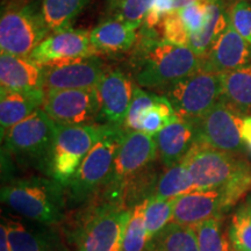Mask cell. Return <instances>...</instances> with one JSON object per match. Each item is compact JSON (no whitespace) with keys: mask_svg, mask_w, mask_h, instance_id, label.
Listing matches in <instances>:
<instances>
[{"mask_svg":"<svg viewBox=\"0 0 251 251\" xmlns=\"http://www.w3.org/2000/svg\"><path fill=\"white\" fill-rule=\"evenodd\" d=\"M202 59L190 47L166 42L159 37L156 28L149 29L141 26L129 65L136 85L163 92L200 70Z\"/></svg>","mask_w":251,"mask_h":251,"instance_id":"6da1fadb","label":"cell"},{"mask_svg":"<svg viewBox=\"0 0 251 251\" xmlns=\"http://www.w3.org/2000/svg\"><path fill=\"white\" fill-rule=\"evenodd\" d=\"M1 202L21 218L56 226L65 219V187L54 178L30 177L2 185Z\"/></svg>","mask_w":251,"mask_h":251,"instance_id":"7a4b0ae2","label":"cell"},{"mask_svg":"<svg viewBox=\"0 0 251 251\" xmlns=\"http://www.w3.org/2000/svg\"><path fill=\"white\" fill-rule=\"evenodd\" d=\"M55 137L56 124L40 108L6 133L4 151L51 177Z\"/></svg>","mask_w":251,"mask_h":251,"instance_id":"3957f363","label":"cell"},{"mask_svg":"<svg viewBox=\"0 0 251 251\" xmlns=\"http://www.w3.org/2000/svg\"><path fill=\"white\" fill-rule=\"evenodd\" d=\"M130 214L122 203L106 199L94 203L74 233L77 251H121Z\"/></svg>","mask_w":251,"mask_h":251,"instance_id":"277c9868","label":"cell"},{"mask_svg":"<svg viewBox=\"0 0 251 251\" xmlns=\"http://www.w3.org/2000/svg\"><path fill=\"white\" fill-rule=\"evenodd\" d=\"M39 1L11 2L0 19V49L6 54L30 57L37 46L50 35Z\"/></svg>","mask_w":251,"mask_h":251,"instance_id":"5b68a950","label":"cell"},{"mask_svg":"<svg viewBox=\"0 0 251 251\" xmlns=\"http://www.w3.org/2000/svg\"><path fill=\"white\" fill-rule=\"evenodd\" d=\"M125 133L124 128L109 126L105 135L85 156L76 175L65 187L72 203L80 205L102 190L112 172Z\"/></svg>","mask_w":251,"mask_h":251,"instance_id":"8992f818","label":"cell"},{"mask_svg":"<svg viewBox=\"0 0 251 251\" xmlns=\"http://www.w3.org/2000/svg\"><path fill=\"white\" fill-rule=\"evenodd\" d=\"M163 92L178 118L196 122L221 101L222 76L201 68Z\"/></svg>","mask_w":251,"mask_h":251,"instance_id":"52a82bcc","label":"cell"},{"mask_svg":"<svg viewBox=\"0 0 251 251\" xmlns=\"http://www.w3.org/2000/svg\"><path fill=\"white\" fill-rule=\"evenodd\" d=\"M108 125L64 126L56 124L51 178L67 187L96 143L108 130Z\"/></svg>","mask_w":251,"mask_h":251,"instance_id":"ba28073f","label":"cell"},{"mask_svg":"<svg viewBox=\"0 0 251 251\" xmlns=\"http://www.w3.org/2000/svg\"><path fill=\"white\" fill-rule=\"evenodd\" d=\"M157 157L158 149L155 136L139 130L126 131L111 175L102 188L103 199L122 203L124 184L137 172L152 165Z\"/></svg>","mask_w":251,"mask_h":251,"instance_id":"9c48e42d","label":"cell"},{"mask_svg":"<svg viewBox=\"0 0 251 251\" xmlns=\"http://www.w3.org/2000/svg\"><path fill=\"white\" fill-rule=\"evenodd\" d=\"M183 162L192 176L196 191L221 190L251 166L246 159L237 158L234 152L198 143H194Z\"/></svg>","mask_w":251,"mask_h":251,"instance_id":"30bf717a","label":"cell"},{"mask_svg":"<svg viewBox=\"0 0 251 251\" xmlns=\"http://www.w3.org/2000/svg\"><path fill=\"white\" fill-rule=\"evenodd\" d=\"M224 100L194 122L197 127L196 143L227 152H237L244 148L242 141L243 118Z\"/></svg>","mask_w":251,"mask_h":251,"instance_id":"8fae6325","label":"cell"},{"mask_svg":"<svg viewBox=\"0 0 251 251\" xmlns=\"http://www.w3.org/2000/svg\"><path fill=\"white\" fill-rule=\"evenodd\" d=\"M42 109L57 125L99 124L100 103L97 89L46 90Z\"/></svg>","mask_w":251,"mask_h":251,"instance_id":"7c38bea8","label":"cell"},{"mask_svg":"<svg viewBox=\"0 0 251 251\" xmlns=\"http://www.w3.org/2000/svg\"><path fill=\"white\" fill-rule=\"evenodd\" d=\"M134 87V80L120 69L105 72L96 87L100 103L99 124L124 128Z\"/></svg>","mask_w":251,"mask_h":251,"instance_id":"4fadbf2b","label":"cell"},{"mask_svg":"<svg viewBox=\"0 0 251 251\" xmlns=\"http://www.w3.org/2000/svg\"><path fill=\"white\" fill-rule=\"evenodd\" d=\"M98 54L100 52L91 42V31L69 28L50 34L37 46L30 58L43 65H50L93 57Z\"/></svg>","mask_w":251,"mask_h":251,"instance_id":"5bb4252c","label":"cell"},{"mask_svg":"<svg viewBox=\"0 0 251 251\" xmlns=\"http://www.w3.org/2000/svg\"><path fill=\"white\" fill-rule=\"evenodd\" d=\"M46 90H89L98 86L106 70L102 61L93 57L45 65Z\"/></svg>","mask_w":251,"mask_h":251,"instance_id":"9a60e30c","label":"cell"},{"mask_svg":"<svg viewBox=\"0 0 251 251\" xmlns=\"http://www.w3.org/2000/svg\"><path fill=\"white\" fill-rule=\"evenodd\" d=\"M8 229L12 251H69L55 226L27 219H1Z\"/></svg>","mask_w":251,"mask_h":251,"instance_id":"2e32d148","label":"cell"},{"mask_svg":"<svg viewBox=\"0 0 251 251\" xmlns=\"http://www.w3.org/2000/svg\"><path fill=\"white\" fill-rule=\"evenodd\" d=\"M250 64L251 45L231 27L230 23L202 59V69L215 74H226Z\"/></svg>","mask_w":251,"mask_h":251,"instance_id":"e0dca14e","label":"cell"},{"mask_svg":"<svg viewBox=\"0 0 251 251\" xmlns=\"http://www.w3.org/2000/svg\"><path fill=\"white\" fill-rule=\"evenodd\" d=\"M46 71L43 64L30 57L1 52L0 86L11 91L46 90Z\"/></svg>","mask_w":251,"mask_h":251,"instance_id":"ac0fdd59","label":"cell"},{"mask_svg":"<svg viewBox=\"0 0 251 251\" xmlns=\"http://www.w3.org/2000/svg\"><path fill=\"white\" fill-rule=\"evenodd\" d=\"M222 212V198L219 190L192 191L174 199V221L196 227L205 220Z\"/></svg>","mask_w":251,"mask_h":251,"instance_id":"d6986e66","label":"cell"},{"mask_svg":"<svg viewBox=\"0 0 251 251\" xmlns=\"http://www.w3.org/2000/svg\"><path fill=\"white\" fill-rule=\"evenodd\" d=\"M158 157L165 168L183 161L197 140V127L192 121L178 119L155 135Z\"/></svg>","mask_w":251,"mask_h":251,"instance_id":"ffe728a7","label":"cell"},{"mask_svg":"<svg viewBox=\"0 0 251 251\" xmlns=\"http://www.w3.org/2000/svg\"><path fill=\"white\" fill-rule=\"evenodd\" d=\"M46 90L11 91L1 89L0 93V128L1 140L13 126L30 117L43 107Z\"/></svg>","mask_w":251,"mask_h":251,"instance_id":"44dd1931","label":"cell"},{"mask_svg":"<svg viewBox=\"0 0 251 251\" xmlns=\"http://www.w3.org/2000/svg\"><path fill=\"white\" fill-rule=\"evenodd\" d=\"M137 39L136 27L113 18H107L91 30V42L100 54L128 51L134 48Z\"/></svg>","mask_w":251,"mask_h":251,"instance_id":"7402d4cb","label":"cell"},{"mask_svg":"<svg viewBox=\"0 0 251 251\" xmlns=\"http://www.w3.org/2000/svg\"><path fill=\"white\" fill-rule=\"evenodd\" d=\"M205 4L207 9L205 27L199 34L190 35L188 42V47L202 58L229 25V11L226 8L224 0H208Z\"/></svg>","mask_w":251,"mask_h":251,"instance_id":"603a6c76","label":"cell"},{"mask_svg":"<svg viewBox=\"0 0 251 251\" xmlns=\"http://www.w3.org/2000/svg\"><path fill=\"white\" fill-rule=\"evenodd\" d=\"M221 76V100L242 115H251V64Z\"/></svg>","mask_w":251,"mask_h":251,"instance_id":"cb8c5ba5","label":"cell"},{"mask_svg":"<svg viewBox=\"0 0 251 251\" xmlns=\"http://www.w3.org/2000/svg\"><path fill=\"white\" fill-rule=\"evenodd\" d=\"M91 0H42V14L50 33L72 28Z\"/></svg>","mask_w":251,"mask_h":251,"instance_id":"d4e9b609","label":"cell"},{"mask_svg":"<svg viewBox=\"0 0 251 251\" xmlns=\"http://www.w3.org/2000/svg\"><path fill=\"white\" fill-rule=\"evenodd\" d=\"M196 191L192 176L186 165L181 161L159 176L156 188L153 191V199H175L185 193Z\"/></svg>","mask_w":251,"mask_h":251,"instance_id":"484cf974","label":"cell"},{"mask_svg":"<svg viewBox=\"0 0 251 251\" xmlns=\"http://www.w3.org/2000/svg\"><path fill=\"white\" fill-rule=\"evenodd\" d=\"M157 251H200L196 229L171 222L151 241Z\"/></svg>","mask_w":251,"mask_h":251,"instance_id":"4316f807","label":"cell"},{"mask_svg":"<svg viewBox=\"0 0 251 251\" xmlns=\"http://www.w3.org/2000/svg\"><path fill=\"white\" fill-rule=\"evenodd\" d=\"M158 178L159 175L152 168V165L130 177L122 187V205L133 209L136 205L150 199L156 188Z\"/></svg>","mask_w":251,"mask_h":251,"instance_id":"83f0119b","label":"cell"},{"mask_svg":"<svg viewBox=\"0 0 251 251\" xmlns=\"http://www.w3.org/2000/svg\"><path fill=\"white\" fill-rule=\"evenodd\" d=\"M222 215L212 216L194 227L200 251H234Z\"/></svg>","mask_w":251,"mask_h":251,"instance_id":"f1b7e54d","label":"cell"},{"mask_svg":"<svg viewBox=\"0 0 251 251\" xmlns=\"http://www.w3.org/2000/svg\"><path fill=\"white\" fill-rule=\"evenodd\" d=\"M148 200L131 209L130 219L125 230L121 251H143L149 246L150 240L146 225V208Z\"/></svg>","mask_w":251,"mask_h":251,"instance_id":"f546056e","label":"cell"},{"mask_svg":"<svg viewBox=\"0 0 251 251\" xmlns=\"http://www.w3.org/2000/svg\"><path fill=\"white\" fill-rule=\"evenodd\" d=\"M174 106L165 96H157L155 105L147 109L140 119V130L155 136L163 128L178 120Z\"/></svg>","mask_w":251,"mask_h":251,"instance_id":"4dcf8cb0","label":"cell"},{"mask_svg":"<svg viewBox=\"0 0 251 251\" xmlns=\"http://www.w3.org/2000/svg\"><path fill=\"white\" fill-rule=\"evenodd\" d=\"M228 233L234 251H251V206L248 201L231 216Z\"/></svg>","mask_w":251,"mask_h":251,"instance_id":"1f68e13d","label":"cell"},{"mask_svg":"<svg viewBox=\"0 0 251 251\" xmlns=\"http://www.w3.org/2000/svg\"><path fill=\"white\" fill-rule=\"evenodd\" d=\"M174 221V199L150 198L146 208V225L150 242Z\"/></svg>","mask_w":251,"mask_h":251,"instance_id":"d6a6232c","label":"cell"},{"mask_svg":"<svg viewBox=\"0 0 251 251\" xmlns=\"http://www.w3.org/2000/svg\"><path fill=\"white\" fill-rule=\"evenodd\" d=\"M153 2L155 0H120L108 9V18L130 24L139 29Z\"/></svg>","mask_w":251,"mask_h":251,"instance_id":"836d02e7","label":"cell"},{"mask_svg":"<svg viewBox=\"0 0 251 251\" xmlns=\"http://www.w3.org/2000/svg\"><path fill=\"white\" fill-rule=\"evenodd\" d=\"M157 96L156 93H150L144 91L142 87L135 84L133 99H131L129 109H128L127 117H126L124 129L129 130H140V119L147 109L155 105Z\"/></svg>","mask_w":251,"mask_h":251,"instance_id":"e575fe53","label":"cell"},{"mask_svg":"<svg viewBox=\"0 0 251 251\" xmlns=\"http://www.w3.org/2000/svg\"><path fill=\"white\" fill-rule=\"evenodd\" d=\"M162 39L172 45L188 47L190 33L185 27L178 11L168 14L162 21Z\"/></svg>","mask_w":251,"mask_h":251,"instance_id":"d590c367","label":"cell"},{"mask_svg":"<svg viewBox=\"0 0 251 251\" xmlns=\"http://www.w3.org/2000/svg\"><path fill=\"white\" fill-rule=\"evenodd\" d=\"M229 23L251 45V4L248 0H236L230 6Z\"/></svg>","mask_w":251,"mask_h":251,"instance_id":"8d00e7d4","label":"cell"},{"mask_svg":"<svg viewBox=\"0 0 251 251\" xmlns=\"http://www.w3.org/2000/svg\"><path fill=\"white\" fill-rule=\"evenodd\" d=\"M181 20L187 28L190 35H196L205 27L207 21V9L205 1H196L178 11Z\"/></svg>","mask_w":251,"mask_h":251,"instance_id":"74e56055","label":"cell"},{"mask_svg":"<svg viewBox=\"0 0 251 251\" xmlns=\"http://www.w3.org/2000/svg\"><path fill=\"white\" fill-rule=\"evenodd\" d=\"M174 11H176L175 0H155L146 19H144L142 26L149 28V29H153L159 24H162L166 15L172 13Z\"/></svg>","mask_w":251,"mask_h":251,"instance_id":"f35d334b","label":"cell"},{"mask_svg":"<svg viewBox=\"0 0 251 251\" xmlns=\"http://www.w3.org/2000/svg\"><path fill=\"white\" fill-rule=\"evenodd\" d=\"M241 134H242L244 148H247L251 152V115H246V117L243 118Z\"/></svg>","mask_w":251,"mask_h":251,"instance_id":"ab89813d","label":"cell"},{"mask_svg":"<svg viewBox=\"0 0 251 251\" xmlns=\"http://www.w3.org/2000/svg\"><path fill=\"white\" fill-rule=\"evenodd\" d=\"M0 251H12L8 237V229L2 220L1 226H0Z\"/></svg>","mask_w":251,"mask_h":251,"instance_id":"60d3db41","label":"cell"},{"mask_svg":"<svg viewBox=\"0 0 251 251\" xmlns=\"http://www.w3.org/2000/svg\"><path fill=\"white\" fill-rule=\"evenodd\" d=\"M196 1H199V0H175V8L176 11H179L180 8H183L190 4H193Z\"/></svg>","mask_w":251,"mask_h":251,"instance_id":"b9f144b4","label":"cell"},{"mask_svg":"<svg viewBox=\"0 0 251 251\" xmlns=\"http://www.w3.org/2000/svg\"><path fill=\"white\" fill-rule=\"evenodd\" d=\"M119 1H120V0H106V9L108 11L109 8H112L113 6H114Z\"/></svg>","mask_w":251,"mask_h":251,"instance_id":"7bdbcfd3","label":"cell"},{"mask_svg":"<svg viewBox=\"0 0 251 251\" xmlns=\"http://www.w3.org/2000/svg\"><path fill=\"white\" fill-rule=\"evenodd\" d=\"M143 251H157V249L155 248V246H153V243L150 242L149 246L147 247V249H144Z\"/></svg>","mask_w":251,"mask_h":251,"instance_id":"ee69618b","label":"cell"},{"mask_svg":"<svg viewBox=\"0 0 251 251\" xmlns=\"http://www.w3.org/2000/svg\"><path fill=\"white\" fill-rule=\"evenodd\" d=\"M248 202H249V203H250V206H251V197H250V199L248 200Z\"/></svg>","mask_w":251,"mask_h":251,"instance_id":"f6af8a7d","label":"cell"},{"mask_svg":"<svg viewBox=\"0 0 251 251\" xmlns=\"http://www.w3.org/2000/svg\"><path fill=\"white\" fill-rule=\"evenodd\" d=\"M199 1H208V0H199Z\"/></svg>","mask_w":251,"mask_h":251,"instance_id":"bcb514c9","label":"cell"}]
</instances>
